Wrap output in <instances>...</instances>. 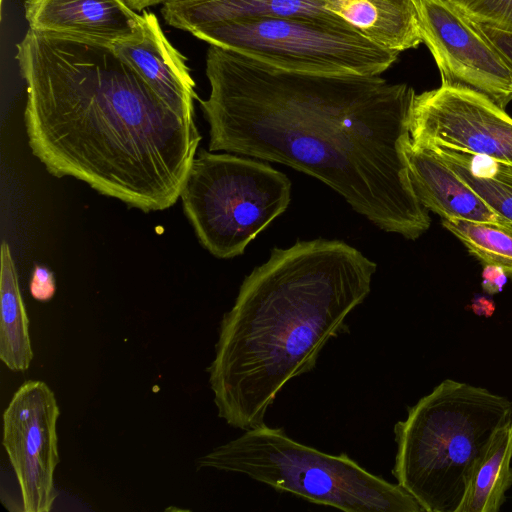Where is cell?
Returning <instances> with one entry per match:
<instances>
[{
	"instance_id": "6da1fadb",
	"label": "cell",
	"mask_w": 512,
	"mask_h": 512,
	"mask_svg": "<svg viewBox=\"0 0 512 512\" xmlns=\"http://www.w3.org/2000/svg\"><path fill=\"white\" fill-rule=\"evenodd\" d=\"M198 99L209 151L281 163L324 182L378 228L414 240L430 226L402 144L416 93L380 76L289 72L210 45Z\"/></svg>"
},
{
	"instance_id": "277c9868",
	"label": "cell",
	"mask_w": 512,
	"mask_h": 512,
	"mask_svg": "<svg viewBox=\"0 0 512 512\" xmlns=\"http://www.w3.org/2000/svg\"><path fill=\"white\" fill-rule=\"evenodd\" d=\"M512 421V400L447 378L394 425L392 474L423 512H455L497 428Z\"/></svg>"
},
{
	"instance_id": "8fae6325",
	"label": "cell",
	"mask_w": 512,
	"mask_h": 512,
	"mask_svg": "<svg viewBox=\"0 0 512 512\" xmlns=\"http://www.w3.org/2000/svg\"><path fill=\"white\" fill-rule=\"evenodd\" d=\"M112 48L171 109L194 119L198 97L187 59L167 39L154 13L144 11L140 29Z\"/></svg>"
},
{
	"instance_id": "30bf717a",
	"label": "cell",
	"mask_w": 512,
	"mask_h": 512,
	"mask_svg": "<svg viewBox=\"0 0 512 512\" xmlns=\"http://www.w3.org/2000/svg\"><path fill=\"white\" fill-rule=\"evenodd\" d=\"M56 397L40 380L25 381L3 413V446L16 475L25 512H48L56 499L59 463Z\"/></svg>"
},
{
	"instance_id": "3957f363",
	"label": "cell",
	"mask_w": 512,
	"mask_h": 512,
	"mask_svg": "<svg viewBox=\"0 0 512 512\" xmlns=\"http://www.w3.org/2000/svg\"><path fill=\"white\" fill-rule=\"evenodd\" d=\"M376 268L340 240L272 249L220 322L207 368L218 416L243 431L265 424L284 386L312 371L325 345L348 331L346 318L370 293Z\"/></svg>"
},
{
	"instance_id": "7402d4cb",
	"label": "cell",
	"mask_w": 512,
	"mask_h": 512,
	"mask_svg": "<svg viewBox=\"0 0 512 512\" xmlns=\"http://www.w3.org/2000/svg\"><path fill=\"white\" fill-rule=\"evenodd\" d=\"M31 296L40 302L52 299L56 292V284L53 273L45 266L36 265L29 282Z\"/></svg>"
},
{
	"instance_id": "d6986e66",
	"label": "cell",
	"mask_w": 512,
	"mask_h": 512,
	"mask_svg": "<svg viewBox=\"0 0 512 512\" xmlns=\"http://www.w3.org/2000/svg\"><path fill=\"white\" fill-rule=\"evenodd\" d=\"M442 225L483 265H497L512 275L511 223L442 219Z\"/></svg>"
},
{
	"instance_id": "d4e9b609",
	"label": "cell",
	"mask_w": 512,
	"mask_h": 512,
	"mask_svg": "<svg viewBox=\"0 0 512 512\" xmlns=\"http://www.w3.org/2000/svg\"><path fill=\"white\" fill-rule=\"evenodd\" d=\"M166 0H121L128 8L135 12L144 11V9L154 6L160 3H164Z\"/></svg>"
},
{
	"instance_id": "5b68a950",
	"label": "cell",
	"mask_w": 512,
	"mask_h": 512,
	"mask_svg": "<svg viewBox=\"0 0 512 512\" xmlns=\"http://www.w3.org/2000/svg\"><path fill=\"white\" fill-rule=\"evenodd\" d=\"M196 467L244 474L278 492L345 512H423L398 483L369 472L346 453H324L267 424L199 457Z\"/></svg>"
},
{
	"instance_id": "ffe728a7",
	"label": "cell",
	"mask_w": 512,
	"mask_h": 512,
	"mask_svg": "<svg viewBox=\"0 0 512 512\" xmlns=\"http://www.w3.org/2000/svg\"><path fill=\"white\" fill-rule=\"evenodd\" d=\"M470 20L512 32V0H449Z\"/></svg>"
},
{
	"instance_id": "2e32d148",
	"label": "cell",
	"mask_w": 512,
	"mask_h": 512,
	"mask_svg": "<svg viewBox=\"0 0 512 512\" xmlns=\"http://www.w3.org/2000/svg\"><path fill=\"white\" fill-rule=\"evenodd\" d=\"M512 421L497 428L472 469L455 512H498L512 487Z\"/></svg>"
},
{
	"instance_id": "5bb4252c",
	"label": "cell",
	"mask_w": 512,
	"mask_h": 512,
	"mask_svg": "<svg viewBox=\"0 0 512 512\" xmlns=\"http://www.w3.org/2000/svg\"><path fill=\"white\" fill-rule=\"evenodd\" d=\"M161 13L174 28L192 32L249 18L304 17L347 24L327 11L324 0H166Z\"/></svg>"
},
{
	"instance_id": "484cf974",
	"label": "cell",
	"mask_w": 512,
	"mask_h": 512,
	"mask_svg": "<svg viewBox=\"0 0 512 512\" xmlns=\"http://www.w3.org/2000/svg\"><path fill=\"white\" fill-rule=\"evenodd\" d=\"M507 167L512 171V165H507Z\"/></svg>"
},
{
	"instance_id": "603a6c76",
	"label": "cell",
	"mask_w": 512,
	"mask_h": 512,
	"mask_svg": "<svg viewBox=\"0 0 512 512\" xmlns=\"http://www.w3.org/2000/svg\"><path fill=\"white\" fill-rule=\"evenodd\" d=\"M507 282V273L499 266L487 264L482 271V288L490 294H497L502 291Z\"/></svg>"
},
{
	"instance_id": "4fadbf2b",
	"label": "cell",
	"mask_w": 512,
	"mask_h": 512,
	"mask_svg": "<svg viewBox=\"0 0 512 512\" xmlns=\"http://www.w3.org/2000/svg\"><path fill=\"white\" fill-rule=\"evenodd\" d=\"M413 190L420 203L442 219L505 222L432 150L402 144Z\"/></svg>"
},
{
	"instance_id": "ac0fdd59",
	"label": "cell",
	"mask_w": 512,
	"mask_h": 512,
	"mask_svg": "<svg viewBox=\"0 0 512 512\" xmlns=\"http://www.w3.org/2000/svg\"><path fill=\"white\" fill-rule=\"evenodd\" d=\"M432 150L505 222L512 224V171L489 157L440 147Z\"/></svg>"
},
{
	"instance_id": "cb8c5ba5",
	"label": "cell",
	"mask_w": 512,
	"mask_h": 512,
	"mask_svg": "<svg viewBox=\"0 0 512 512\" xmlns=\"http://www.w3.org/2000/svg\"><path fill=\"white\" fill-rule=\"evenodd\" d=\"M473 311L478 315L490 316L494 310V302L486 297L477 298L472 304Z\"/></svg>"
},
{
	"instance_id": "ba28073f",
	"label": "cell",
	"mask_w": 512,
	"mask_h": 512,
	"mask_svg": "<svg viewBox=\"0 0 512 512\" xmlns=\"http://www.w3.org/2000/svg\"><path fill=\"white\" fill-rule=\"evenodd\" d=\"M409 131L420 147H440L512 165V117L478 92L441 85L416 94Z\"/></svg>"
},
{
	"instance_id": "9a60e30c",
	"label": "cell",
	"mask_w": 512,
	"mask_h": 512,
	"mask_svg": "<svg viewBox=\"0 0 512 512\" xmlns=\"http://www.w3.org/2000/svg\"><path fill=\"white\" fill-rule=\"evenodd\" d=\"M324 7L385 49L400 53L422 42L413 0H324Z\"/></svg>"
},
{
	"instance_id": "44dd1931",
	"label": "cell",
	"mask_w": 512,
	"mask_h": 512,
	"mask_svg": "<svg viewBox=\"0 0 512 512\" xmlns=\"http://www.w3.org/2000/svg\"><path fill=\"white\" fill-rule=\"evenodd\" d=\"M472 22L493 46L512 76V32L488 24Z\"/></svg>"
},
{
	"instance_id": "9c48e42d",
	"label": "cell",
	"mask_w": 512,
	"mask_h": 512,
	"mask_svg": "<svg viewBox=\"0 0 512 512\" xmlns=\"http://www.w3.org/2000/svg\"><path fill=\"white\" fill-rule=\"evenodd\" d=\"M422 42L441 74V85L483 94L505 109L512 76L473 22L449 0H413Z\"/></svg>"
},
{
	"instance_id": "8992f818",
	"label": "cell",
	"mask_w": 512,
	"mask_h": 512,
	"mask_svg": "<svg viewBox=\"0 0 512 512\" xmlns=\"http://www.w3.org/2000/svg\"><path fill=\"white\" fill-rule=\"evenodd\" d=\"M184 212L201 245L229 259L281 215L291 201V181L268 164L202 150L181 190Z\"/></svg>"
},
{
	"instance_id": "7a4b0ae2",
	"label": "cell",
	"mask_w": 512,
	"mask_h": 512,
	"mask_svg": "<svg viewBox=\"0 0 512 512\" xmlns=\"http://www.w3.org/2000/svg\"><path fill=\"white\" fill-rule=\"evenodd\" d=\"M16 48L28 143L51 175L144 212L177 202L201 140L194 119L112 46L29 29Z\"/></svg>"
},
{
	"instance_id": "7c38bea8",
	"label": "cell",
	"mask_w": 512,
	"mask_h": 512,
	"mask_svg": "<svg viewBox=\"0 0 512 512\" xmlns=\"http://www.w3.org/2000/svg\"><path fill=\"white\" fill-rule=\"evenodd\" d=\"M29 29L113 46L133 36L142 14L121 0H26Z\"/></svg>"
},
{
	"instance_id": "e0dca14e",
	"label": "cell",
	"mask_w": 512,
	"mask_h": 512,
	"mask_svg": "<svg viewBox=\"0 0 512 512\" xmlns=\"http://www.w3.org/2000/svg\"><path fill=\"white\" fill-rule=\"evenodd\" d=\"M0 308V359L12 371H25L33 359L29 320L6 242L1 245Z\"/></svg>"
},
{
	"instance_id": "52a82bcc",
	"label": "cell",
	"mask_w": 512,
	"mask_h": 512,
	"mask_svg": "<svg viewBox=\"0 0 512 512\" xmlns=\"http://www.w3.org/2000/svg\"><path fill=\"white\" fill-rule=\"evenodd\" d=\"M198 39L304 74L380 76L398 59L348 24L304 17L249 18L199 27Z\"/></svg>"
}]
</instances>
